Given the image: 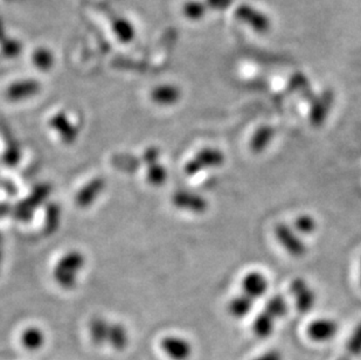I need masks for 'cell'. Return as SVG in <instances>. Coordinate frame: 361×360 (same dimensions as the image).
I'll return each instance as SVG.
<instances>
[{
  "label": "cell",
  "mask_w": 361,
  "mask_h": 360,
  "mask_svg": "<svg viewBox=\"0 0 361 360\" xmlns=\"http://www.w3.org/2000/svg\"><path fill=\"white\" fill-rule=\"evenodd\" d=\"M346 356L349 358H355L361 356V323L358 324L352 331L346 344Z\"/></svg>",
  "instance_id": "23"
},
{
  "label": "cell",
  "mask_w": 361,
  "mask_h": 360,
  "mask_svg": "<svg viewBox=\"0 0 361 360\" xmlns=\"http://www.w3.org/2000/svg\"><path fill=\"white\" fill-rule=\"evenodd\" d=\"M205 4L213 11H227L232 8L234 0H205Z\"/></svg>",
  "instance_id": "24"
},
{
  "label": "cell",
  "mask_w": 361,
  "mask_h": 360,
  "mask_svg": "<svg viewBox=\"0 0 361 360\" xmlns=\"http://www.w3.org/2000/svg\"><path fill=\"white\" fill-rule=\"evenodd\" d=\"M274 237L278 245L294 259H302L308 254V246L302 237L287 223H278L274 228Z\"/></svg>",
  "instance_id": "4"
},
{
  "label": "cell",
  "mask_w": 361,
  "mask_h": 360,
  "mask_svg": "<svg viewBox=\"0 0 361 360\" xmlns=\"http://www.w3.org/2000/svg\"><path fill=\"white\" fill-rule=\"evenodd\" d=\"M159 153L157 150L150 149L145 153L144 160L148 164V180L152 185L159 186L165 182L166 173L165 169L159 164Z\"/></svg>",
  "instance_id": "11"
},
{
  "label": "cell",
  "mask_w": 361,
  "mask_h": 360,
  "mask_svg": "<svg viewBox=\"0 0 361 360\" xmlns=\"http://www.w3.org/2000/svg\"><path fill=\"white\" fill-rule=\"evenodd\" d=\"M266 310L269 315L273 316L275 320H280L287 314V303L285 298L280 295H275L273 298H270L265 305Z\"/></svg>",
  "instance_id": "21"
},
{
  "label": "cell",
  "mask_w": 361,
  "mask_h": 360,
  "mask_svg": "<svg viewBox=\"0 0 361 360\" xmlns=\"http://www.w3.org/2000/svg\"><path fill=\"white\" fill-rule=\"evenodd\" d=\"M253 360H283V356L280 351L277 350H270L267 352L262 353L260 356L256 357Z\"/></svg>",
  "instance_id": "25"
},
{
  "label": "cell",
  "mask_w": 361,
  "mask_h": 360,
  "mask_svg": "<svg viewBox=\"0 0 361 360\" xmlns=\"http://www.w3.org/2000/svg\"><path fill=\"white\" fill-rule=\"evenodd\" d=\"M225 162L226 155L221 150L213 146H206L199 150L191 160H188L185 165V173L190 177H193L207 170L224 166Z\"/></svg>",
  "instance_id": "3"
},
{
  "label": "cell",
  "mask_w": 361,
  "mask_h": 360,
  "mask_svg": "<svg viewBox=\"0 0 361 360\" xmlns=\"http://www.w3.org/2000/svg\"><path fill=\"white\" fill-rule=\"evenodd\" d=\"M180 98V92L177 87L162 86L157 87V89L152 93V100L158 104H174Z\"/></svg>",
  "instance_id": "19"
},
{
  "label": "cell",
  "mask_w": 361,
  "mask_h": 360,
  "mask_svg": "<svg viewBox=\"0 0 361 360\" xmlns=\"http://www.w3.org/2000/svg\"><path fill=\"white\" fill-rule=\"evenodd\" d=\"M234 18L248 28H251L254 33L260 35H266L269 33L273 26L271 19L266 12L262 11L254 5L242 3L236 6L234 10Z\"/></svg>",
  "instance_id": "2"
},
{
  "label": "cell",
  "mask_w": 361,
  "mask_h": 360,
  "mask_svg": "<svg viewBox=\"0 0 361 360\" xmlns=\"http://www.w3.org/2000/svg\"><path fill=\"white\" fill-rule=\"evenodd\" d=\"M331 108V98L330 97H321L312 105L310 112V119L314 126H321L328 117V112Z\"/></svg>",
  "instance_id": "20"
},
{
  "label": "cell",
  "mask_w": 361,
  "mask_h": 360,
  "mask_svg": "<svg viewBox=\"0 0 361 360\" xmlns=\"http://www.w3.org/2000/svg\"><path fill=\"white\" fill-rule=\"evenodd\" d=\"M85 257L78 250H70L65 254L53 271V277L62 289H73L78 283V274L85 268Z\"/></svg>",
  "instance_id": "1"
},
{
  "label": "cell",
  "mask_w": 361,
  "mask_h": 360,
  "mask_svg": "<svg viewBox=\"0 0 361 360\" xmlns=\"http://www.w3.org/2000/svg\"><path fill=\"white\" fill-rule=\"evenodd\" d=\"M160 349L171 360H188L193 353L191 342L186 338L174 334L162 338Z\"/></svg>",
  "instance_id": "7"
},
{
  "label": "cell",
  "mask_w": 361,
  "mask_h": 360,
  "mask_svg": "<svg viewBox=\"0 0 361 360\" xmlns=\"http://www.w3.org/2000/svg\"><path fill=\"white\" fill-rule=\"evenodd\" d=\"M292 226L301 237L312 235L318 230L317 219L314 216L308 214V213H302V214L296 216Z\"/></svg>",
  "instance_id": "17"
},
{
  "label": "cell",
  "mask_w": 361,
  "mask_h": 360,
  "mask_svg": "<svg viewBox=\"0 0 361 360\" xmlns=\"http://www.w3.org/2000/svg\"><path fill=\"white\" fill-rule=\"evenodd\" d=\"M254 303L255 301L253 298L241 293L234 296L228 302L227 310L232 317H234L236 320H241V318H244L251 314V310L254 308Z\"/></svg>",
  "instance_id": "12"
},
{
  "label": "cell",
  "mask_w": 361,
  "mask_h": 360,
  "mask_svg": "<svg viewBox=\"0 0 361 360\" xmlns=\"http://www.w3.org/2000/svg\"><path fill=\"white\" fill-rule=\"evenodd\" d=\"M269 289V280L260 271H248L241 281V293L253 298L254 301L263 298Z\"/></svg>",
  "instance_id": "9"
},
{
  "label": "cell",
  "mask_w": 361,
  "mask_h": 360,
  "mask_svg": "<svg viewBox=\"0 0 361 360\" xmlns=\"http://www.w3.org/2000/svg\"><path fill=\"white\" fill-rule=\"evenodd\" d=\"M104 182L101 179H96L94 182H90L89 185L85 186L78 196V203L82 207H85L88 205L92 204V201L100 196L101 192L103 191Z\"/></svg>",
  "instance_id": "18"
},
{
  "label": "cell",
  "mask_w": 361,
  "mask_h": 360,
  "mask_svg": "<svg viewBox=\"0 0 361 360\" xmlns=\"http://www.w3.org/2000/svg\"><path fill=\"white\" fill-rule=\"evenodd\" d=\"M207 5L201 0H191L184 5V15L191 20H200L206 15Z\"/></svg>",
  "instance_id": "22"
},
{
  "label": "cell",
  "mask_w": 361,
  "mask_h": 360,
  "mask_svg": "<svg viewBox=\"0 0 361 360\" xmlns=\"http://www.w3.org/2000/svg\"><path fill=\"white\" fill-rule=\"evenodd\" d=\"M274 137H275V129L273 126H261L255 130L254 134L251 135L249 149L255 155H260L269 148Z\"/></svg>",
  "instance_id": "10"
},
{
  "label": "cell",
  "mask_w": 361,
  "mask_h": 360,
  "mask_svg": "<svg viewBox=\"0 0 361 360\" xmlns=\"http://www.w3.org/2000/svg\"><path fill=\"white\" fill-rule=\"evenodd\" d=\"M275 324H276V320L274 318L273 316L269 315L266 310H263L254 318L253 332L256 337L266 339L274 334Z\"/></svg>",
  "instance_id": "13"
},
{
  "label": "cell",
  "mask_w": 361,
  "mask_h": 360,
  "mask_svg": "<svg viewBox=\"0 0 361 360\" xmlns=\"http://www.w3.org/2000/svg\"><path fill=\"white\" fill-rule=\"evenodd\" d=\"M44 339H46V336H44V331L37 327H26L20 336L22 345L28 351H37L41 349L44 346Z\"/></svg>",
  "instance_id": "15"
},
{
  "label": "cell",
  "mask_w": 361,
  "mask_h": 360,
  "mask_svg": "<svg viewBox=\"0 0 361 360\" xmlns=\"http://www.w3.org/2000/svg\"><path fill=\"white\" fill-rule=\"evenodd\" d=\"M339 331V325L332 318L321 317L314 320L306 327L308 337L314 343L330 342Z\"/></svg>",
  "instance_id": "8"
},
{
  "label": "cell",
  "mask_w": 361,
  "mask_h": 360,
  "mask_svg": "<svg viewBox=\"0 0 361 360\" xmlns=\"http://www.w3.org/2000/svg\"><path fill=\"white\" fill-rule=\"evenodd\" d=\"M359 282H360L361 286V257L360 260H359Z\"/></svg>",
  "instance_id": "26"
},
{
  "label": "cell",
  "mask_w": 361,
  "mask_h": 360,
  "mask_svg": "<svg viewBox=\"0 0 361 360\" xmlns=\"http://www.w3.org/2000/svg\"><path fill=\"white\" fill-rule=\"evenodd\" d=\"M109 327L107 320L95 317L90 320L88 327L89 336L92 344L96 346L104 345L108 342V334H109Z\"/></svg>",
  "instance_id": "14"
},
{
  "label": "cell",
  "mask_w": 361,
  "mask_h": 360,
  "mask_svg": "<svg viewBox=\"0 0 361 360\" xmlns=\"http://www.w3.org/2000/svg\"><path fill=\"white\" fill-rule=\"evenodd\" d=\"M107 344H110L114 349L121 351L129 344V332L122 324L111 323L108 334Z\"/></svg>",
  "instance_id": "16"
},
{
  "label": "cell",
  "mask_w": 361,
  "mask_h": 360,
  "mask_svg": "<svg viewBox=\"0 0 361 360\" xmlns=\"http://www.w3.org/2000/svg\"><path fill=\"white\" fill-rule=\"evenodd\" d=\"M289 291L295 307L301 314H308L317 303V293L308 281L303 277H296L290 282Z\"/></svg>",
  "instance_id": "5"
},
{
  "label": "cell",
  "mask_w": 361,
  "mask_h": 360,
  "mask_svg": "<svg viewBox=\"0 0 361 360\" xmlns=\"http://www.w3.org/2000/svg\"><path fill=\"white\" fill-rule=\"evenodd\" d=\"M172 203L181 211L193 213V214H203L210 206L206 198L190 189H180L176 192L172 197Z\"/></svg>",
  "instance_id": "6"
},
{
  "label": "cell",
  "mask_w": 361,
  "mask_h": 360,
  "mask_svg": "<svg viewBox=\"0 0 361 360\" xmlns=\"http://www.w3.org/2000/svg\"><path fill=\"white\" fill-rule=\"evenodd\" d=\"M338 360H353L351 359V358H349V357L346 356V354H344V356L340 357L339 359Z\"/></svg>",
  "instance_id": "27"
}]
</instances>
